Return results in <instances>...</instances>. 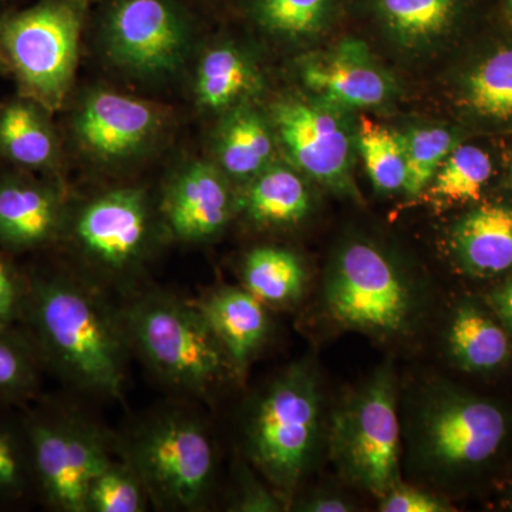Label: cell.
Listing matches in <instances>:
<instances>
[{"mask_svg": "<svg viewBox=\"0 0 512 512\" xmlns=\"http://www.w3.org/2000/svg\"><path fill=\"white\" fill-rule=\"evenodd\" d=\"M234 211L231 190L220 168L208 163L185 165L165 188L161 212L168 231L183 241L215 237Z\"/></svg>", "mask_w": 512, "mask_h": 512, "instance_id": "15", "label": "cell"}, {"mask_svg": "<svg viewBox=\"0 0 512 512\" xmlns=\"http://www.w3.org/2000/svg\"><path fill=\"white\" fill-rule=\"evenodd\" d=\"M244 284L255 298L268 305H285L302 293L305 271L292 252L262 247L245 259Z\"/></svg>", "mask_w": 512, "mask_h": 512, "instance_id": "25", "label": "cell"}, {"mask_svg": "<svg viewBox=\"0 0 512 512\" xmlns=\"http://www.w3.org/2000/svg\"><path fill=\"white\" fill-rule=\"evenodd\" d=\"M235 511L266 512L278 511V500L265 490L254 478L247 477L242 481L241 491L234 503Z\"/></svg>", "mask_w": 512, "mask_h": 512, "instance_id": "36", "label": "cell"}, {"mask_svg": "<svg viewBox=\"0 0 512 512\" xmlns=\"http://www.w3.org/2000/svg\"><path fill=\"white\" fill-rule=\"evenodd\" d=\"M274 127L292 163L322 183L343 187L350 168V134L338 107L322 100L286 99Z\"/></svg>", "mask_w": 512, "mask_h": 512, "instance_id": "11", "label": "cell"}, {"mask_svg": "<svg viewBox=\"0 0 512 512\" xmlns=\"http://www.w3.org/2000/svg\"><path fill=\"white\" fill-rule=\"evenodd\" d=\"M23 272L19 328L43 369L80 389L120 396L130 348L123 315L114 312L99 289L72 275L40 266Z\"/></svg>", "mask_w": 512, "mask_h": 512, "instance_id": "1", "label": "cell"}, {"mask_svg": "<svg viewBox=\"0 0 512 512\" xmlns=\"http://www.w3.org/2000/svg\"><path fill=\"white\" fill-rule=\"evenodd\" d=\"M274 151L271 126L252 107H235L222 121L217 134V158L225 177L251 181L271 165Z\"/></svg>", "mask_w": 512, "mask_h": 512, "instance_id": "20", "label": "cell"}, {"mask_svg": "<svg viewBox=\"0 0 512 512\" xmlns=\"http://www.w3.org/2000/svg\"><path fill=\"white\" fill-rule=\"evenodd\" d=\"M303 510L311 512H346L352 510L345 501L332 497H315L303 504Z\"/></svg>", "mask_w": 512, "mask_h": 512, "instance_id": "37", "label": "cell"}, {"mask_svg": "<svg viewBox=\"0 0 512 512\" xmlns=\"http://www.w3.org/2000/svg\"><path fill=\"white\" fill-rule=\"evenodd\" d=\"M66 201L49 178L13 168L0 174V248L32 254L55 245L66 227Z\"/></svg>", "mask_w": 512, "mask_h": 512, "instance_id": "14", "label": "cell"}, {"mask_svg": "<svg viewBox=\"0 0 512 512\" xmlns=\"http://www.w3.org/2000/svg\"><path fill=\"white\" fill-rule=\"evenodd\" d=\"M380 511L383 512H443L446 505L433 495L414 490V488L393 487L383 495Z\"/></svg>", "mask_w": 512, "mask_h": 512, "instance_id": "35", "label": "cell"}, {"mask_svg": "<svg viewBox=\"0 0 512 512\" xmlns=\"http://www.w3.org/2000/svg\"><path fill=\"white\" fill-rule=\"evenodd\" d=\"M252 6L262 28L284 37L318 32L329 12V0H254Z\"/></svg>", "mask_w": 512, "mask_h": 512, "instance_id": "33", "label": "cell"}, {"mask_svg": "<svg viewBox=\"0 0 512 512\" xmlns=\"http://www.w3.org/2000/svg\"><path fill=\"white\" fill-rule=\"evenodd\" d=\"M5 72V69H3L2 63H0V73Z\"/></svg>", "mask_w": 512, "mask_h": 512, "instance_id": "40", "label": "cell"}, {"mask_svg": "<svg viewBox=\"0 0 512 512\" xmlns=\"http://www.w3.org/2000/svg\"><path fill=\"white\" fill-rule=\"evenodd\" d=\"M60 141L42 104L19 94L0 104V158L13 168L49 175L60 163Z\"/></svg>", "mask_w": 512, "mask_h": 512, "instance_id": "17", "label": "cell"}, {"mask_svg": "<svg viewBox=\"0 0 512 512\" xmlns=\"http://www.w3.org/2000/svg\"><path fill=\"white\" fill-rule=\"evenodd\" d=\"M510 8H511V12H512V0H510Z\"/></svg>", "mask_w": 512, "mask_h": 512, "instance_id": "41", "label": "cell"}, {"mask_svg": "<svg viewBox=\"0 0 512 512\" xmlns=\"http://www.w3.org/2000/svg\"><path fill=\"white\" fill-rule=\"evenodd\" d=\"M491 173L493 164L481 148L454 147L434 175L430 194L444 201H478Z\"/></svg>", "mask_w": 512, "mask_h": 512, "instance_id": "27", "label": "cell"}, {"mask_svg": "<svg viewBox=\"0 0 512 512\" xmlns=\"http://www.w3.org/2000/svg\"><path fill=\"white\" fill-rule=\"evenodd\" d=\"M454 249L461 264L478 275H494L512 266V210L484 205L457 225Z\"/></svg>", "mask_w": 512, "mask_h": 512, "instance_id": "19", "label": "cell"}, {"mask_svg": "<svg viewBox=\"0 0 512 512\" xmlns=\"http://www.w3.org/2000/svg\"><path fill=\"white\" fill-rule=\"evenodd\" d=\"M194 303L220 340L235 372H244L268 330L264 303L247 289L232 286L217 289Z\"/></svg>", "mask_w": 512, "mask_h": 512, "instance_id": "18", "label": "cell"}, {"mask_svg": "<svg viewBox=\"0 0 512 512\" xmlns=\"http://www.w3.org/2000/svg\"><path fill=\"white\" fill-rule=\"evenodd\" d=\"M126 461L157 507L194 511L210 493L214 447L192 414L174 410L144 421L128 440Z\"/></svg>", "mask_w": 512, "mask_h": 512, "instance_id": "4", "label": "cell"}, {"mask_svg": "<svg viewBox=\"0 0 512 512\" xmlns=\"http://www.w3.org/2000/svg\"><path fill=\"white\" fill-rule=\"evenodd\" d=\"M121 315L130 346L174 389L204 396L228 370H234L194 302L148 292L134 299Z\"/></svg>", "mask_w": 512, "mask_h": 512, "instance_id": "2", "label": "cell"}, {"mask_svg": "<svg viewBox=\"0 0 512 512\" xmlns=\"http://www.w3.org/2000/svg\"><path fill=\"white\" fill-rule=\"evenodd\" d=\"M303 83L319 100L342 109L377 107L389 99L392 84L365 45L342 43L311 57L301 67Z\"/></svg>", "mask_w": 512, "mask_h": 512, "instance_id": "16", "label": "cell"}, {"mask_svg": "<svg viewBox=\"0 0 512 512\" xmlns=\"http://www.w3.org/2000/svg\"><path fill=\"white\" fill-rule=\"evenodd\" d=\"M380 10L400 36L430 39L450 25L454 0H379Z\"/></svg>", "mask_w": 512, "mask_h": 512, "instance_id": "32", "label": "cell"}, {"mask_svg": "<svg viewBox=\"0 0 512 512\" xmlns=\"http://www.w3.org/2000/svg\"><path fill=\"white\" fill-rule=\"evenodd\" d=\"M423 450L444 467L471 466L493 456L505 437L504 414L487 402L443 397L424 414Z\"/></svg>", "mask_w": 512, "mask_h": 512, "instance_id": "13", "label": "cell"}, {"mask_svg": "<svg viewBox=\"0 0 512 512\" xmlns=\"http://www.w3.org/2000/svg\"><path fill=\"white\" fill-rule=\"evenodd\" d=\"M154 221L150 201L140 188L100 194L67 215L62 238L94 274L107 281L136 275L150 254Z\"/></svg>", "mask_w": 512, "mask_h": 512, "instance_id": "8", "label": "cell"}, {"mask_svg": "<svg viewBox=\"0 0 512 512\" xmlns=\"http://www.w3.org/2000/svg\"><path fill=\"white\" fill-rule=\"evenodd\" d=\"M468 100L477 113L491 119L512 117V49L488 57L468 79Z\"/></svg>", "mask_w": 512, "mask_h": 512, "instance_id": "30", "label": "cell"}, {"mask_svg": "<svg viewBox=\"0 0 512 512\" xmlns=\"http://www.w3.org/2000/svg\"><path fill=\"white\" fill-rule=\"evenodd\" d=\"M3 3H5V0H0V13L5 12V10H3Z\"/></svg>", "mask_w": 512, "mask_h": 512, "instance_id": "39", "label": "cell"}, {"mask_svg": "<svg viewBox=\"0 0 512 512\" xmlns=\"http://www.w3.org/2000/svg\"><path fill=\"white\" fill-rule=\"evenodd\" d=\"M359 151L367 174L382 191L402 190L406 180L403 137L386 126L362 117L357 131Z\"/></svg>", "mask_w": 512, "mask_h": 512, "instance_id": "28", "label": "cell"}, {"mask_svg": "<svg viewBox=\"0 0 512 512\" xmlns=\"http://www.w3.org/2000/svg\"><path fill=\"white\" fill-rule=\"evenodd\" d=\"M399 436L393 375L383 369L335 413L330 450L350 483L383 497L399 483Z\"/></svg>", "mask_w": 512, "mask_h": 512, "instance_id": "7", "label": "cell"}, {"mask_svg": "<svg viewBox=\"0 0 512 512\" xmlns=\"http://www.w3.org/2000/svg\"><path fill=\"white\" fill-rule=\"evenodd\" d=\"M494 306L505 325L512 330V282L494 296Z\"/></svg>", "mask_w": 512, "mask_h": 512, "instance_id": "38", "label": "cell"}, {"mask_svg": "<svg viewBox=\"0 0 512 512\" xmlns=\"http://www.w3.org/2000/svg\"><path fill=\"white\" fill-rule=\"evenodd\" d=\"M309 192L291 168L269 165L252 178L242 207L261 227H279L301 221L309 211Z\"/></svg>", "mask_w": 512, "mask_h": 512, "instance_id": "21", "label": "cell"}, {"mask_svg": "<svg viewBox=\"0 0 512 512\" xmlns=\"http://www.w3.org/2000/svg\"><path fill=\"white\" fill-rule=\"evenodd\" d=\"M402 137L406 160L403 190L414 197L431 183L453 151L454 137L446 128L440 127L419 128Z\"/></svg>", "mask_w": 512, "mask_h": 512, "instance_id": "31", "label": "cell"}, {"mask_svg": "<svg viewBox=\"0 0 512 512\" xmlns=\"http://www.w3.org/2000/svg\"><path fill=\"white\" fill-rule=\"evenodd\" d=\"M256 84L254 64L231 45L212 47L201 57L195 76V96L205 110L231 109Z\"/></svg>", "mask_w": 512, "mask_h": 512, "instance_id": "22", "label": "cell"}, {"mask_svg": "<svg viewBox=\"0 0 512 512\" xmlns=\"http://www.w3.org/2000/svg\"><path fill=\"white\" fill-rule=\"evenodd\" d=\"M148 494L134 468L111 460L97 471L86 493V512H141Z\"/></svg>", "mask_w": 512, "mask_h": 512, "instance_id": "29", "label": "cell"}, {"mask_svg": "<svg viewBox=\"0 0 512 512\" xmlns=\"http://www.w3.org/2000/svg\"><path fill=\"white\" fill-rule=\"evenodd\" d=\"M101 42L124 72L144 79L171 76L190 55L191 20L175 0H111Z\"/></svg>", "mask_w": 512, "mask_h": 512, "instance_id": "9", "label": "cell"}, {"mask_svg": "<svg viewBox=\"0 0 512 512\" xmlns=\"http://www.w3.org/2000/svg\"><path fill=\"white\" fill-rule=\"evenodd\" d=\"M160 128L156 107L111 90H96L74 110V140L90 157L117 163L137 156Z\"/></svg>", "mask_w": 512, "mask_h": 512, "instance_id": "12", "label": "cell"}, {"mask_svg": "<svg viewBox=\"0 0 512 512\" xmlns=\"http://www.w3.org/2000/svg\"><path fill=\"white\" fill-rule=\"evenodd\" d=\"M318 429L315 379L293 366L269 384L249 416V457L278 490L291 491L311 463Z\"/></svg>", "mask_w": 512, "mask_h": 512, "instance_id": "5", "label": "cell"}, {"mask_svg": "<svg viewBox=\"0 0 512 512\" xmlns=\"http://www.w3.org/2000/svg\"><path fill=\"white\" fill-rule=\"evenodd\" d=\"M89 0H39L0 13V63L50 113L72 87Z\"/></svg>", "mask_w": 512, "mask_h": 512, "instance_id": "3", "label": "cell"}, {"mask_svg": "<svg viewBox=\"0 0 512 512\" xmlns=\"http://www.w3.org/2000/svg\"><path fill=\"white\" fill-rule=\"evenodd\" d=\"M42 370L39 356L22 329L0 328V403L26 407L35 402Z\"/></svg>", "mask_w": 512, "mask_h": 512, "instance_id": "26", "label": "cell"}, {"mask_svg": "<svg viewBox=\"0 0 512 512\" xmlns=\"http://www.w3.org/2000/svg\"><path fill=\"white\" fill-rule=\"evenodd\" d=\"M10 256L0 248V328L19 326L25 302V272L13 264Z\"/></svg>", "mask_w": 512, "mask_h": 512, "instance_id": "34", "label": "cell"}, {"mask_svg": "<svg viewBox=\"0 0 512 512\" xmlns=\"http://www.w3.org/2000/svg\"><path fill=\"white\" fill-rule=\"evenodd\" d=\"M0 403V508L16 507L37 497L32 450L25 416Z\"/></svg>", "mask_w": 512, "mask_h": 512, "instance_id": "23", "label": "cell"}, {"mask_svg": "<svg viewBox=\"0 0 512 512\" xmlns=\"http://www.w3.org/2000/svg\"><path fill=\"white\" fill-rule=\"evenodd\" d=\"M448 343L457 362L473 372L501 365L510 348L504 330L473 306L458 309L451 322Z\"/></svg>", "mask_w": 512, "mask_h": 512, "instance_id": "24", "label": "cell"}, {"mask_svg": "<svg viewBox=\"0 0 512 512\" xmlns=\"http://www.w3.org/2000/svg\"><path fill=\"white\" fill-rule=\"evenodd\" d=\"M325 295L333 319L367 332H399L412 309L402 276L379 249L367 244L343 249L330 271Z\"/></svg>", "mask_w": 512, "mask_h": 512, "instance_id": "10", "label": "cell"}, {"mask_svg": "<svg viewBox=\"0 0 512 512\" xmlns=\"http://www.w3.org/2000/svg\"><path fill=\"white\" fill-rule=\"evenodd\" d=\"M23 409L37 497L55 511L86 512L90 481L110 461L103 433L52 400Z\"/></svg>", "mask_w": 512, "mask_h": 512, "instance_id": "6", "label": "cell"}]
</instances>
